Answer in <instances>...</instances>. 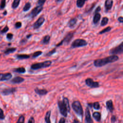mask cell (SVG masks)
<instances>
[{"label":"cell","instance_id":"obj_5","mask_svg":"<svg viewBox=\"0 0 123 123\" xmlns=\"http://www.w3.org/2000/svg\"><path fill=\"white\" fill-rule=\"evenodd\" d=\"M88 45L87 41L81 39H78L75 40L71 44V48H79V47H83L86 46Z\"/></svg>","mask_w":123,"mask_h":123},{"label":"cell","instance_id":"obj_21","mask_svg":"<svg viewBox=\"0 0 123 123\" xmlns=\"http://www.w3.org/2000/svg\"><path fill=\"white\" fill-rule=\"evenodd\" d=\"M88 0H77L76 1V6L79 8H82L84 5L85 2Z\"/></svg>","mask_w":123,"mask_h":123},{"label":"cell","instance_id":"obj_7","mask_svg":"<svg viewBox=\"0 0 123 123\" xmlns=\"http://www.w3.org/2000/svg\"><path fill=\"white\" fill-rule=\"evenodd\" d=\"M74 34V33H73V32H69L65 36V37L62 40L60 43H59L58 44H57L56 45V47H59V46H60L61 45H62L64 43H65V44H68L70 43V42L71 41V40H72V39H73Z\"/></svg>","mask_w":123,"mask_h":123},{"label":"cell","instance_id":"obj_39","mask_svg":"<svg viewBox=\"0 0 123 123\" xmlns=\"http://www.w3.org/2000/svg\"><path fill=\"white\" fill-rule=\"evenodd\" d=\"M21 26H22V23L20 22H18L15 24V27L17 29L20 28V27H21Z\"/></svg>","mask_w":123,"mask_h":123},{"label":"cell","instance_id":"obj_2","mask_svg":"<svg viewBox=\"0 0 123 123\" xmlns=\"http://www.w3.org/2000/svg\"><path fill=\"white\" fill-rule=\"evenodd\" d=\"M58 105L61 114L65 117H67V114L70 110L68 99L67 98H64L63 101H58Z\"/></svg>","mask_w":123,"mask_h":123},{"label":"cell","instance_id":"obj_41","mask_svg":"<svg viewBox=\"0 0 123 123\" xmlns=\"http://www.w3.org/2000/svg\"><path fill=\"white\" fill-rule=\"evenodd\" d=\"M116 121V117L115 115H113L111 117V122L112 123H114Z\"/></svg>","mask_w":123,"mask_h":123},{"label":"cell","instance_id":"obj_10","mask_svg":"<svg viewBox=\"0 0 123 123\" xmlns=\"http://www.w3.org/2000/svg\"><path fill=\"white\" fill-rule=\"evenodd\" d=\"M17 91V88H8L3 89L1 91V94L4 96H7Z\"/></svg>","mask_w":123,"mask_h":123},{"label":"cell","instance_id":"obj_18","mask_svg":"<svg viewBox=\"0 0 123 123\" xmlns=\"http://www.w3.org/2000/svg\"><path fill=\"white\" fill-rule=\"evenodd\" d=\"M101 18V15L99 13H95L93 19V22L94 24H97L99 23Z\"/></svg>","mask_w":123,"mask_h":123},{"label":"cell","instance_id":"obj_29","mask_svg":"<svg viewBox=\"0 0 123 123\" xmlns=\"http://www.w3.org/2000/svg\"><path fill=\"white\" fill-rule=\"evenodd\" d=\"M111 29H112V28L111 26H108V27L105 28L104 29H103V30H102L101 31H100L99 33V34H102L105 33L106 32H108L110 31Z\"/></svg>","mask_w":123,"mask_h":123},{"label":"cell","instance_id":"obj_45","mask_svg":"<svg viewBox=\"0 0 123 123\" xmlns=\"http://www.w3.org/2000/svg\"><path fill=\"white\" fill-rule=\"evenodd\" d=\"M118 21L121 23H123V18L122 17H120L119 18H118Z\"/></svg>","mask_w":123,"mask_h":123},{"label":"cell","instance_id":"obj_12","mask_svg":"<svg viewBox=\"0 0 123 123\" xmlns=\"http://www.w3.org/2000/svg\"><path fill=\"white\" fill-rule=\"evenodd\" d=\"M12 77V75L10 73L5 74H0V81L8 80Z\"/></svg>","mask_w":123,"mask_h":123},{"label":"cell","instance_id":"obj_6","mask_svg":"<svg viewBox=\"0 0 123 123\" xmlns=\"http://www.w3.org/2000/svg\"><path fill=\"white\" fill-rule=\"evenodd\" d=\"M123 53V43L121 42V43L116 46V47L113 48L111 49L109 51V54L111 55H116V54H121Z\"/></svg>","mask_w":123,"mask_h":123},{"label":"cell","instance_id":"obj_30","mask_svg":"<svg viewBox=\"0 0 123 123\" xmlns=\"http://www.w3.org/2000/svg\"><path fill=\"white\" fill-rule=\"evenodd\" d=\"M31 7V5L30 3L28 2L25 5L24 8H23V11L24 12H27L29 10H30Z\"/></svg>","mask_w":123,"mask_h":123},{"label":"cell","instance_id":"obj_13","mask_svg":"<svg viewBox=\"0 0 123 123\" xmlns=\"http://www.w3.org/2000/svg\"><path fill=\"white\" fill-rule=\"evenodd\" d=\"M85 121L86 123H93V120H92L90 113L89 110L88 108L87 107L86 109L85 112Z\"/></svg>","mask_w":123,"mask_h":123},{"label":"cell","instance_id":"obj_38","mask_svg":"<svg viewBox=\"0 0 123 123\" xmlns=\"http://www.w3.org/2000/svg\"><path fill=\"white\" fill-rule=\"evenodd\" d=\"M9 29V28L8 26H6L4 27V28L1 31V34L5 33H6L7 31H8Z\"/></svg>","mask_w":123,"mask_h":123},{"label":"cell","instance_id":"obj_40","mask_svg":"<svg viewBox=\"0 0 123 123\" xmlns=\"http://www.w3.org/2000/svg\"><path fill=\"white\" fill-rule=\"evenodd\" d=\"M6 38L7 40H11L13 38V34L12 33H8L6 36Z\"/></svg>","mask_w":123,"mask_h":123},{"label":"cell","instance_id":"obj_27","mask_svg":"<svg viewBox=\"0 0 123 123\" xmlns=\"http://www.w3.org/2000/svg\"><path fill=\"white\" fill-rule=\"evenodd\" d=\"M13 71H14V72H17V73H18L20 74H24V73H26V69L23 67L15 68L13 70Z\"/></svg>","mask_w":123,"mask_h":123},{"label":"cell","instance_id":"obj_15","mask_svg":"<svg viewBox=\"0 0 123 123\" xmlns=\"http://www.w3.org/2000/svg\"><path fill=\"white\" fill-rule=\"evenodd\" d=\"M34 90H35V92L37 94H38L40 96L45 95L48 93L47 90L45 89H39L38 88H36V89H35Z\"/></svg>","mask_w":123,"mask_h":123},{"label":"cell","instance_id":"obj_42","mask_svg":"<svg viewBox=\"0 0 123 123\" xmlns=\"http://www.w3.org/2000/svg\"><path fill=\"white\" fill-rule=\"evenodd\" d=\"M28 123H35V120L33 117H30L28 120Z\"/></svg>","mask_w":123,"mask_h":123},{"label":"cell","instance_id":"obj_37","mask_svg":"<svg viewBox=\"0 0 123 123\" xmlns=\"http://www.w3.org/2000/svg\"><path fill=\"white\" fill-rule=\"evenodd\" d=\"M25 117L23 115H21L19 117L17 123H24Z\"/></svg>","mask_w":123,"mask_h":123},{"label":"cell","instance_id":"obj_28","mask_svg":"<svg viewBox=\"0 0 123 123\" xmlns=\"http://www.w3.org/2000/svg\"><path fill=\"white\" fill-rule=\"evenodd\" d=\"M108 21H109V18H107V17H104L101 21V26H106L108 23Z\"/></svg>","mask_w":123,"mask_h":123},{"label":"cell","instance_id":"obj_43","mask_svg":"<svg viewBox=\"0 0 123 123\" xmlns=\"http://www.w3.org/2000/svg\"><path fill=\"white\" fill-rule=\"evenodd\" d=\"M101 11V7L100 6H99L97 7L95 11V13H99V12Z\"/></svg>","mask_w":123,"mask_h":123},{"label":"cell","instance_id":"obj_16","mask_svg":"<svg viewBox=\"0 0 123 123\" xmlns=\"http://www.w3.org/2000/svg\"><path fill=\"white\" fill-rule=\"evenodd\" d=\"M106 107L107 109L109 111H110V112H113L114 108V105H113V101L110 100L106 101Z\"/></svg>","mask_w":123,"mask_h":123},{"label":"cell","instance_id":"obj_25","mask_svg":"<svg viewBox=\"0 0 123 123\" xmlns=\"http://www.w3.org/2000/svg\"><path fill=\"white\" fill-rule=\"evenodd\" d=\"M17 48H10L7 49L5 52L4 54L6 55H8L11 53H13L14 52L17 51Z\"/></svg>","mask_w":123,"mask_h":123},{"label":"cell","instance_id":"obj_26","mask_svg":"<svg viewBox=\"0 0 123 123\" xmlns=\"http://www.w3.org/2000/svg\"><path fill=\"white\" fill-rule=\"evenodd\" d=\"M17 57L18 59L19 60H23V59H27L30 58V55L27 54H18L17 55Z\"/></svg>","mask_w":123,"mask_h":123},{"label":"cell","instance_id":"obj_46","mask_svg":"<svg viewBox=\"0 0 123 123\" xmlns=\"http://www.w3.org/2000/svg\"><path fill=\"white\" fill-rule=\"evenodd\" d=\"M73 123H81L78 120H76V119H75L73 121Z\"/></svg>","mask_w":123,"mask_h":123},{"label":"cell","instance_id":"obj_48","mask_svg":"<svg viewBox=\"0 0 123 123\" xmlns=\"http://www.w3.org/2000/svg\"><path fill=\"white\" fill-rule=\"evenodd\" d=\"M64 0H56V2L57 3H61V2H62Z\"/></svg>","mask_w":123,"mask_h":123},{"label":"cell","instance_id":"obj_32","mask_svg":"<svg viewBox=\"0 0 123 123\" xmlns=\"http://www.w3.org/2000/svg\"><path fill=\"white\" fill-rule=\"evenodd\" d=\"M92 106H93L95 110H98L100 109V104L99 102H95L94 103L92 104Z\"/></svg>","mask_w":123,"mask_h":123},{"label":"cell","instance_id":"obj_20","mask_svg":"<svg viewBox=\"0 0 123 123\" xmlns=\"http://www.w3.org/2000/svg\"><path fill=\"white\" fill-rule=\"evenodd\" d=\"M50 39H51V36L50 35H46L42 40L41 41V43L43 45L48 44L50 41Z\"/></svg>","mask_w":123,"mask_h":123},{"label":"cell","instance_id":"obj_1","mask_svg":"<svg viewBox=\"0 0 123 123\" xmlns=\"http://www.w3.org/2000/svg\"><path fill=\"white\" fill-rule=\"evenodd\" d=\"M119 57L116 55H111L102 59L95 60L94 61V65L97 67H101L107 64L115 62L118 60Z\"/></svg>","mask_w":123,"mask_h":123},{"label":"cell","instance_id":"obj_33","mask_svg":"<svg viewBox=\"0 0 123 123\" xmlns=\"http://www.w3.org/2000/svg\"><path fill=\"white\" fill-rule=\"evenodd\" d=\"M56 52V48H54L52 50H51V51L47 53H46L45 54L46 56H51L52 55H53L54 53H55Z\"/></svg>","mask_w":123,"mask_h":123},{"label":"cell","instance_id":"obj_11","mask_svg":"<svg viewBox=\"0 0 123 123\" xmlns=\"http://www.w3.org/2000/svg\"><path fill=\"white\" fill-rule=\"evenodd\" d=\"M45 19L43 17L40 18L33 24V27L34 29H37L39 28L44 23Z\"/></svg>","mask_w":123,"mask_h":123},{"label":"cell","instance_id":"obj_9","mask_svg":"<svg viewBox=\"0 0 123 123\" xmlns=\"http://www.w3.org/2000/svg\"><path fill=\"white\" fill-rule=\"evenodd\" d=\"M85 82L86 85L91 88H97L100 86L98 82H95L93 79L90 78L87 79L85 80Z\"/></svg>","mask_w":123,"mask_h":123},{"label":"cell","instance_id":"obj_22","mask_svg":"<svg viewBox=\"0 0 123 123\" xmlns=\"http://www.w3.org/2000/svg\"><path fill=\"white\" fill-rule=\"evenodd\" d=\"M93 118L97 121V122H100L101 119V114L99 112H94L93 114Z\"/></svg>","mask_w":123,"mask_h":123},{"label":"cell","instance_id":"obj_36","mask_svg":"<svg viewBox=\"0 0 123 123\" xmlns=\"http://www.w3.org/2000/svg\"><path fill=\"white\" fill-rule=\"evenodd\" d=\"M5 118L4 111L0 108V120H4Z\"/></svg>","mask_w":123,"mask_h":123},{"label":"cell","instance_id":"obj_31","mask_svg":"<svg viewBox=\"0 0 123 123\" xmlns=\"http://www.w3.org/2000/svg\"><path fill=\"white\" fill-rule=\"evenodd\" d=\"M42 54V52H41V51H40L35 52L32 54V57L34 58H36L40 56V55H41Z\"/></svg>","mask_w":123,"mask_h":123},{"label":"cell","instance_id":"obj_34","mask_svg":"<svg viewBox=\"0 0 123 123\" xmlns=\"http://www.w3.org/2000/svg\"><path fill=\"white\" fill-rule=\"evenodd\" d=\"M46 0H38L37 3V6H43V5L45 3Z\"/></svg>","mask_w":123,"mask_h":123},{"label":"cell","instance_id":"obj_19","mask_svg":"<svg viewBox=\"0 0 123 123\" xmlns=\"http://www.w3.org/2000/svg\"><path fill=\"white\" fill-rule=\"evenodd\" d=\"M77 21H78V20H77L76 18H73L71 19L68 23L69 27L70 28H73L75 26L77 23Z\"/></svg>","mask_w":123,"mask_h":123},{"label":"cell","instance_id":"obj_35","mask_svg":"<svg viewBox=\"0 0 123 123\" xmlns=\"http://www.w3.org/2000/svg\"><path fill=\"white\" fill-rule=\"evenodd\" d=\"M6 6V0H1V4H0V8L2 9H4Z\"/></svg>","mask_w":123,"mask_h":123},{"label":"cell","instance_id":"obj_8","mask_svg":"<svg viewBox=\"0 0 123 123\" xmlns=\"http://www.w3.org/2000/svg\"><path fill=\"white\" fill-rule=\"evenodd\" d=\"M43 6H37L36 7L33 9L32 11L30 13V16L31 18H34L42 11Z\"/></svg>","mask_w":123,"mask_h":123},{"label":"cell","instance_id":"obj_47","mask_svg":"<svg viewBox=\"0 0 123 123\" xmlns=\"http://www.w3.org/2000/svg\"><path fill=\"white\" fill-rule=\"evenodd\" d=\"M32 36V34H28V35H27L26 36V38H27V39H29Z\"/></svg>","mask_w":123,"mask_h":123},{"label":"cell","instance_id":"obj_23","mask_svg":"<svg viewBox=\"0 0 123 123\" xmlns=\"http://www.w3.org/2000/svg\"><path fill=\"white\" fill-rule=\"evenodd\" d=\"M51 114V112L50 111L47 112L45 117V121L46 123H51L50 120V116Z\"/></svg>","mask_w":123,"mask_h":123},{"label":"cell","instance_id":"obj_24","mask_svg":"<svg viewBox=\"0 0 123 123\" xmlns=\"http://www.w3.org/2000/svg\"><path fill=\"white\" fill-rule=\"evenodd\" d=\"M20 1H21V0H13L12 5V7L13 9H17L18 7V6L20 4Z\"/></svg>","mask_w":123,"mask_h":123},{"label":"cell","instance_id":"obj_49","mask_svg":"<svg viewBox=\"0 0 123 123\" xmlns=\"http://www.w3.org/2000/svg\"><path fill=\"white\" fill-rule=\"evenodd\" d=\"M4 15H6V14H7V12L6 11H5L4 12Z\"/></svg>","mask_w":123,"mask_h":123},{"label":"cell","instance_id":"obj_3","mask_svg":"<svg viewBox=\"0 0 123 123\" xmlns=\"http://www.w3.org/2000/svg\"><path fill=\"white\" fill-rule=\"evenodd\" d=\"M52 64V62L50 60L46 61L43 62L41 63H36L32 64L31 66V69L32 70H38L41 68H47L51 66Z\"/></svg>","mask_w":123,"mask_h":123},{"label":"cell","instance_id":"obj_14","mask_svg":"<svg viewBox=\"0 0 123 123\" xmlns=\"http://www.w3.org/2000/svg\"><path fill=\"white\" fill-rule=\"evenodd\" d=\"M113 3V0H106L105 2V8L106 11H108L112 9Z\"/></svg>","mask_w":123,"mask_h":123},{"label":"cell","instance_id":"obj_44","mask_svg":"<svg viewBox=\"0 0 123 123\" xmlns=\"http://www.w3.org/2000/svg\"><path fill=\"white\" fill-rule=\"evenodd\" d=\"M66 119L65 118H61L59 121V123H65Z\"/></svg>","mask_w":123,"mask_h":123},{"label":"cell","instance_id":"obj_4","mask_svg":"<svg viewBox=\"0 0 123 123\" xmlns=\"http://www.w3.org/2000/svg\"><path fill=\"white\" fill-rule=\"evenodd\" d=\"M72 108L76 114L82 116L83 114V110L82 105L79 101H75L72 104Z\"/></svg>","mask_w":123,"mask_h":123},{"label":"cell","instance_id":"obj_17","mask_svg":"<svg viewBox=\"0 0 123 123\" xmlns=\"http://www.w3.org/2000/svg\"><path fill=\"white\" fill-rule=\"evenodd\" d=\"M24 80V79L22 77L16 76L11 80V82L13 84H19L23 82Z\"/></svg>","mask_w":123,"mask_h":123}]
</instances>
